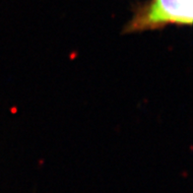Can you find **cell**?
Listing matches in <instances>:
<instances>
[{"instance_id":"obj_1","label":"cell","mask_w":193,"mask_h":193,"mask_svg":"<svg viewBox=\"0 0 193 193\" xmlns=\"http://www.w3.org/2000/svg\"><path fill=\"white\" fill-rule=\"evenodd\" d=\"M123 34L161 30L169 25L191 26L193 0H149L132 8Z\"/></svg>"}]
</instances>
